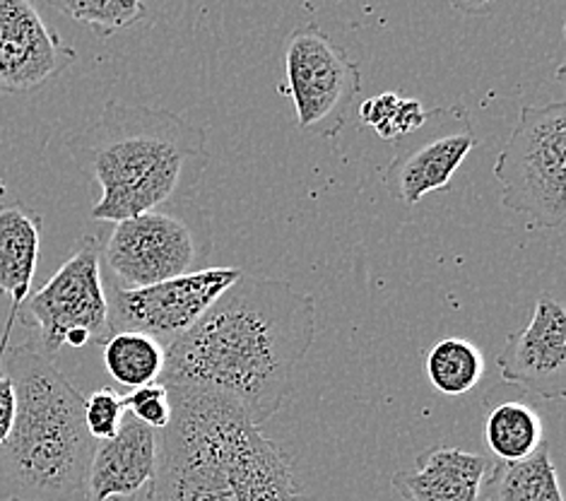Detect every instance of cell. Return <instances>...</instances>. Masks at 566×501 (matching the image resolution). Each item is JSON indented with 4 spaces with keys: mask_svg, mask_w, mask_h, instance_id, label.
<instances>
[{
    "mask_svg": "<svg viewBox=\"0 0 566 501\" xmlns=\"http://www.w3.org/2000/svg\"><path fill=\"white\" fill-rule=\"evenodd\" d=\"M316 341V300L292 284L241 275L191 331L165 347L159 384L234 403L263 427L294 390Z\"/></svg>",
    "mask_w": 566,
    "mask_h": 501,
    "instance_id": "obj_1",
    "label": "cell"
},
{
    "mask_svg": "<svg viewBox=\"0 0 566 501\" xmlns=\"http://www.w3.org/2000/svg\"><path fill=\"white\" fill-rule=\"evenodd\" d=\"M167 390L171 419L159 431L147 501H302L287 453L234 403Z\"/></svg>",
    "mask_w": 566,
    "mask_h": 501,
    "instance_id": "obj_2",
    "label": "cell"
},
{
    "mask_svg": "<svg viewBox=\"0 0 566 501\" xmlns=\"http://www.w3.org/2000/svg\"><path fill=\"white\" fill-rule=\"evenodd\" d=\"M69 150L102 188L92 220L114 225L191 202L210 159L203 126L118 100L104 104L102 118L71 138Z\"/></svg>",
    "mask_w": 566,
    "mask_h": 501,
    "instance_id": "obj_3",
    "label": "cell"
},
{
    "mask_svg": "<svg viewBox=\"0 0 566 501\" xmlns=\"http://www.w3.org/2000/svg\"><path fill=\"white\" fill-rule=\"evenodd\" d=\"M3 369L15 388V422L0 443L6 501L85 499L97 441L85 427V396L34 343L8 347Z\"/></svg>",
    "mask_w": 566,
    "mask_h": 501,
    "instance_id": "obj_4",
    "label": "cell"
},
{
    "mask_svg": "<svg viewBox=\"0 0 566 501\" xmlns=\"http://www.w3.org/2000/svg\"><path fill=\"white\" fill-rule=\"evenodd\" d=\"M212 227L191 202H174L114 225L102 249V278L118 290L193 275L212 259Z\"/></svg>",
    "mask_w": 566,
    "mask_h": 501,
    "instance_id": "obj_5",
    "label": "cell"
},
{
    "mask_svg": "<svg viewBox=\"0 0 566 501\" xmlns=\"http://www.w3.org/2000/svg\"><path fill=\"white\" fill-rule=\"evenodd\" d=\"M502 206L533 229L566 222V104H525L494 165Z\"/></svg>",
    "mask_w": 566,
    "mask_h": 501,
    "instance_id": "obj_6",
    "label": "cell"
},
{
    "mask_svg": "<svg viewBox=\"0 0 566 501\" xmlns=\"http://www.w3.org/2000/svg\"><path fill=\"white\" fill-rule=\"evenodd\" d=\"M20 316L36 331L34 345L49 359L63 347L77 349L90 343L102 347L109 341L99 239L80 237L56 275L24 302Z\"/></svg>",
    "mask_w": 566,
    "mask_h": 501,
    "instance_id": "obj_7",
    "label": "cell"
},
{
    "mask_svg": "<svg viewBox=\"0 0 566 501\" xmlns=\"http://www.w3.org/2000/svg\"><path fill=\"white\" fill-rule=\"evenodd\" d=\"M285 73L296 126L318 138L340 135L361 92L357 61L318 22H304L287 39Z\"/></svg>",
    "mask_w": 566,
    "mask_h": 501,
    "instance_id": "obj_8",
    "label": "cell"
},
{
    "mask_svg": "<svg viewBox=\"0 0 566 501\" xmlns=\"http://www.w3.org/2000/svg\"><path fill=\"white\" fill-rule=\"evenodd\" d=\"M241 275L244 270L239 268H206L143 290H118L104 282L109 333H143L167 347L191 331Z\"/></svg>",
    "mask_w": 566,
    "mask_h": 501,
    "instance_id": "obj_9",
    "label": "cell"
},
{
    "mask_svg": "<svg viewBox=\"0 0 566 501\" xmlns=\"http://www.w3.org/2000/svg\"><path fill=\"white\" fill-rule=\"evenodd\" d=\"M475 145L473 118L463 102L427 112L420 128L396 140V155L384 169L390 198L417 206L424 196L443 191Z\"/></svg>",
    "mask_w": 566,
    "mask_h": 501,
    "instance_id": "obj_10",
    "label": "cell"
},
{
    "mask_svg": "<svg viewBox=\"0 0 566 501\" xmlns=\"http://www.w3.org/2000/svg\"><path fill=\"white\" fill-rule=\"evenodd\" d=\"M77 61V51L61 42L36 6L0 0V92L24 94L51 83Z\"/></svg>",
    "mask_w": 566,
    "mask_h": 501,
    "instance_id": "obj_11",
    "label": "cell"
},
{
    "mask_svg": "<svg viewBox=\"0 0 566 501\" xmlns=\"http://www.w3.org/2000/svg\"><path fill=\"white\" fill-rule=\"evenodd\" d=\"M504 384L545 400L566 396V314L552 296L537 300L528 326L506 337L496 357Z\"/></svg>",
    "mask_w": 566,
    "mask_h": 501,
    "instance_id": "obj_12",
    "label": "cell"
},
{
    "mask_svg": "<svg viewBox=\"0 0 566 501\" xmlns=\"http://www.w3.org/2000/svg\"><path fill=\"white\" fill-rule=\"evenodd\" d=\"M157 453L159 431L126 413L118 435L92 453L85 501H136L155 478Z\"/></svg>",
    "mask_w": 566,
    "mask_h": 501,
    "instance_id": "obj_13",
    "label": "cell"
},
{
    "mask_svg": "<svg viewBox=\"0 0 566 501\" xmlns=\"http://www.w3.org/2000/svg\"><path fill=\"white\" fill-rule=\"evenodd\" d=\"M492 466L488 456L434 443L417 456L412 470L396 472L390 484L402 501H482Z\"/></svg>",
    "mask_w": 566,
    "mask_h": 501,
    "instance_id": "obj_14",
    "label": "cell"
},
{
    "mask_svg": "<svg viewBox=\"0 0 566 501\" xmlns=\"http://www.w3.org/2000/svg\"><path fill=\"white\" fill-rule=\"evenodd\" d=\"M42 215L22 206V202H10V206L0 208V294L10 296V314L3 335H0V367H3V357L10 347L20 311L30 300L39 265V249H42Z\"/></svg>",
    "mask_w": 566,
    "mask_h": 501,
    "instance_id": "obj_15",
    "label": "cell"
},
{
    "mask_svg": "<svg viewBox=\"0 0 566 501\" xmlns=\"http://www.w3.org/2000/svg\"><path fill=\"white\" fill-rule=\"evenodd\" d=\"M484 443L499 463H516L545 446V422L528 393L502 384L484 396Z\"/></svg>",
    "mask_w": 566,
    "mask_h": 501,
    "instance_id": "obj_16",
    "label": "cell"
},
{
    "mask_svg": "<svg viewBox=\"0 0 566 501\" xmlns=\"http://www.w3.org/2000/svg\"><path fill=\"white\" fill-rule=\"evenodd\" d=\"M484 501H564L549 449L516 463H494L484 484Z\"/></svg>",
    "mask_w": 566,
    "mask_h": 501,
    "instance_id": "obj_17",
    "label": "cell"
},
{
    "mask_svg": "<svg viewBox=\"0 0 566 501\" xmlns=\"http://www.w3.org/2000/svg\"><path fill=\"white\" fill-rule=\"evenodd\" d=\"M104 367L116 384L140 388L157 384L165 369V345L143 333H114L104 345Z\"/></svg>",
    "mask_w": 566,
    "mask_h": 501,
    "instance_id": "obj_18",
    "label": "cell"
},
{
    "mask_svg": "<svg viewBox=\"0 0 566 501\" xmlns=\"http://www.w3.org/2000/svg\"><path fill=\"white\" fill-rule=\"evenodd\" d=\"M424 369L429 384L443 396H463L482 382L488 364L478 345L463 337H447L427 352Z\"/></svg>",
    "mask_w": 566,
    "mask_h": 501,
    "instance_id": "obj_19",
    "label": "cell"
},
{
    "mask_svg": "<svg viewBox=\"0 0 566 501\" xmlns=\"http://www.w3.org/2000/svg\"><path fill=\"white\" fill-rule=\"evenodd\" d=\"M49 6L80 24H87L97 39H109L147 15V6L138 0H63Z\"/></svg>",
    "mask_w": 566,
    "mask_h": 501,
    "instance_id": "obj_20",
    "label": "cell"
},
{
    "mask_svg": "<svg viewBox=\"0 0 566 501\" xmlns=\"http://www.w3.org/2000/svg\"><path fill=\"white\" fill-rule=\"evenodd\" d=\"M126 417L124 396L114 388L94 390L85 398V427L94 441H109L118 435Z\"/></svg>",
    "mask_w": 566,
    "mask_h": 501,
    "instance_id": "obj_21",
    "label": "cell"
},
{
    "mask_svg": "<svg viewBox=\"0 0 566 501\" xmlns=\"http://www.w3.org/2000/svg\"><path fill=\"white\" fill-rule=\"evenodd\" d=\"M126 413L133 415L143 422L145 427H150L155 431H161L171 419V400H169V390L157 384L150 386H140L133 388L128 396H124Z\"/></svg>",
    "mask_w": 566,
    "mask_h": 501,
    "instance_id": "obj_22",
    "label": "cell"
},
{
    "mask_svg": "<svg viewBox=\"0 0 566 501\" xmlns=\"http://www.w3.org/2000/svg\"><path fill=\"white\" fill-rule=\"evenodd\" d=\"M398 102V92H384L379 97L367 100L359 106V121L369 126L381 140H390V116Z\"/></svg>",
    "mask_w": 566,
    "mask_h": 501,
    "instance_id": "obj_23",
    "label": "cell"
},
{
    "mask_svg": "<svg viewBox=\"0 0 566 501\" xmlns=\"http://www.w3.org/2000/svg\"><path fill=\"white\" fill-rule=\"evenodd\" d=\"M427 121V109L420 100L402 97L398 94V102L394 106V116H390V140L406 138V135L415 133Z\"/></svg>",
    "mask_w": 566,
    "mask_h": 501,
    "instance_id": "obj_24",
    "label": "cell"
},
{
    "mask_svg": "<svg viewBox=\"0 0 566 501\" xmlns=\"http://www.w3.org/2000/svg\"><path fill=\"white\" fill-rule=\"evenodd\" d=\"M15 388H12L10 376L0 369V443L8 439L12 422H15Z\"/></svg>",
    "mask_w": 566,
    "mask_h": 501,
    "instance_id": "obj_25",
    "label": "cell"
},
{
    "mask_svg": "<svg viewBox=\"0 0 566 501\" xmlns=\"http://www.w3.org/2000/svg\"><path fill=\"white\" fill-rule=\"evenodd\" d=\"M6 194H8V188H6L3 181H0V196H6Z\"/></svg>",
    "mask_w": 566,
    "mask_h": 501,
    "instance_id": "obj_26",
    "label": "cell"
}]
</instances>
